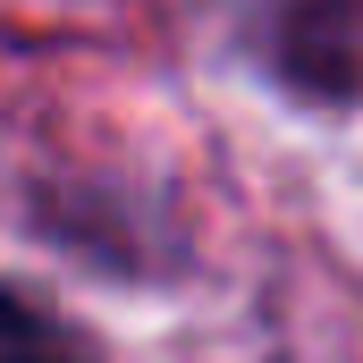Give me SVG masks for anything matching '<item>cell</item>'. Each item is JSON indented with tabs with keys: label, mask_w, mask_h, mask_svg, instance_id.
Wrapping results in <instances>:
<instances>
[{
	"label": "cell",
	"mask_w": 363,
	"mask_h": 363,
	"mask_svg": "<svg viewBox=\"0 0 363 363\" xmlns=\"http://www.w3.org/2000/svg\"><path fill=\"white\" fill-rule=\"evenodd\" d=\"M0 363H93L51 313H34L26 296H9L0 287Z\"/></svg>",
	"instance_id": "obj_1"
}]
</instances>
